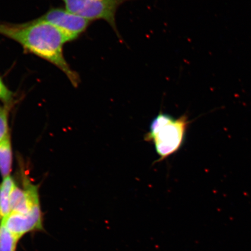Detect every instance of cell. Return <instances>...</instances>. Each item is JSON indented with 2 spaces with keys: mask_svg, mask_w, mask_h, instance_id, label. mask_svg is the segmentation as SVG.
<instances>
[{
  "mask_svg": "<svg viewBox=\"0 0 251 251\" xmlns=\"http://www.w3.org/2000/svg\"><path fill=\"white\" fill-rule=\"evenodd\" d=\"M64 31L76 39L86 30L91 21L61 8H52L38 18Z\"/></svg>",
  "mask_w": 251,
  "mask_h": 251,
  "instance_id": "cell-4",
  "label": "cell"
},
{
  "mask_svg": "<svg viewBox=\"0 0 251 251\" xmlns=\"http://www.w3.org/2000/svg\"><path fill=\"white\" fill-rule=\"evenodd\" d=\"M66 9L91 22L103 20L107 23L122 39L116 23L118 9L125 2L132 0H62Z\"/></svg>",
  "mask_w": 251,
  "mask_h": 251,
  "instance_id": "cell-3",
  "label": "cell"
},
{
  "mask_svg": "<svg viewBox=\"0 0 251 251\" xmlns=\"http://www.w3.org/2000/svg\"><path fill=\"white\" fill-rule=\"evenodd\" d=\"M20 238L9 231L3 224L0 225V251H16Z\"/></svg>",
  "mask_w": 251,
  "mask_h": 251,
  "instance_id": "cell-8",
  "label": "cell"
},
{
  "mask_svg": "<svg viewBox=\"0 0 251 251\" xmlns=\"http://www.w3.org/2000/svg\"><path fill=\"white\" fill-rule=\"evenodd\" d=\"M1 224L12 234L21 239L25 234L43 228L42 212L40 209L34 210L26 214L11 212L2 219Z\"/></svg>",
  "mask_w": 251,
  "mask_h": 251,
  "instance_id": "cell-5",
  "label": "cell"
},
{
  "mask_svg": "<svg viewBox=\"0 0 251 251\" xmlns=\"http://www.w3.org/2000/svg\"><path fill=\"white\" fill-rule=\"evenodd\" d=\"M0 34L20 44L25 51L56 66L74 86L79 84V75L72 70L63 52L65 44L74 40L58 28L38 19L19 24L0 22Z\"/></svg>",
  "mask_w": 251,
  "mask_h": 251,
  "instance_id": "cell-1",
  "label": "cell"
},
{
  "mask_svg": "<svg viewBox=\"0 0 251 251\" xmlns=\"http://www.w3.org/2000/svg\"><path fill=\"white\" fill-rule=\"evenodd\" d=\"M189 124L186 115L175 118L160 112L153 118L144 140L153 144L159 161L167 158L180 149Z\"/></svg>",
  "mask_w": 251,
  "mask_h": 251,
  "instance_id": "cell-2",
  "label": "cell"
},
{
  "mask_svg": "<svg viewBox=\"0 0 251 251\" xmlns=\"http://www.w3.org/2000/svg\"><path fill=\"white\" fill-rule=\"evenodd\" d=\"M13 100L14 93L8 89L2 78L0 77V100L6 105H10Z\"/></svg>",
  "mask_w": 251,
  "mask_h": 251,
  "instance_id": "cell-10",
  "label": "cell"
},
{
  "mask_svg": "<svg viewBox=\"0 0 251 251\" xmlns=\"http://www.w3.org/2000/svg\"><path fill=\"white\" fill-rule=\"evenodd\" d=\"M12 152L10 137L0 143V173L3 178L9 176L12 169Z\"/></svg>",
  "mask_w": 251,
  "mask_h": 251,
  "instance_id": "cell-6",
  "label": "cell"
},
{
  "mask_svg": "<svg viewBox=\"0 0 251 251\" xmlns=\"http://www.w3.org/2000/svg\"><path fill=\"white\" fill-rule=\"evenodd\" d=\"M8 131L7 109L0 105V143L9 136Z\"/></svg>",
  "mask_w": 251,
  "mask_h": 251,
  "instance_id": "cell-9",
  "label": "cell"
},
{
  "mask_svg": "<svg viewBox=\"0 0 251 251\" xmlns=\"http://www.w3.org/2000/svg\"><path fill=\"white\" fill-rule=\"evenodd\" d=\"M12 178L9 176L4 178L0 189V208L3 219L11 212L10 199L12 190L15 186Z\"/></svg>",
  "mask_w": 251,
  "mask_h": 251,
  "instance_id": "cell-7",
  "label": "cell"
},
{
  "mask_svg": "<svg viewBox=\"0 0 251 251\" xmlns=\"http://www.w3.org/2000/svg\"><path fill=\"white\" fill-rule=\"evenodd\" d=\"M0 189H1V185H0ZM3 219V216L1 212V208H0V225H1Z\"/></svg>",
  "mask_w": 251,
  "mask_h": 251,
  "instance_id": "cell-11",
  "label": "cell"
}]
</instances>
